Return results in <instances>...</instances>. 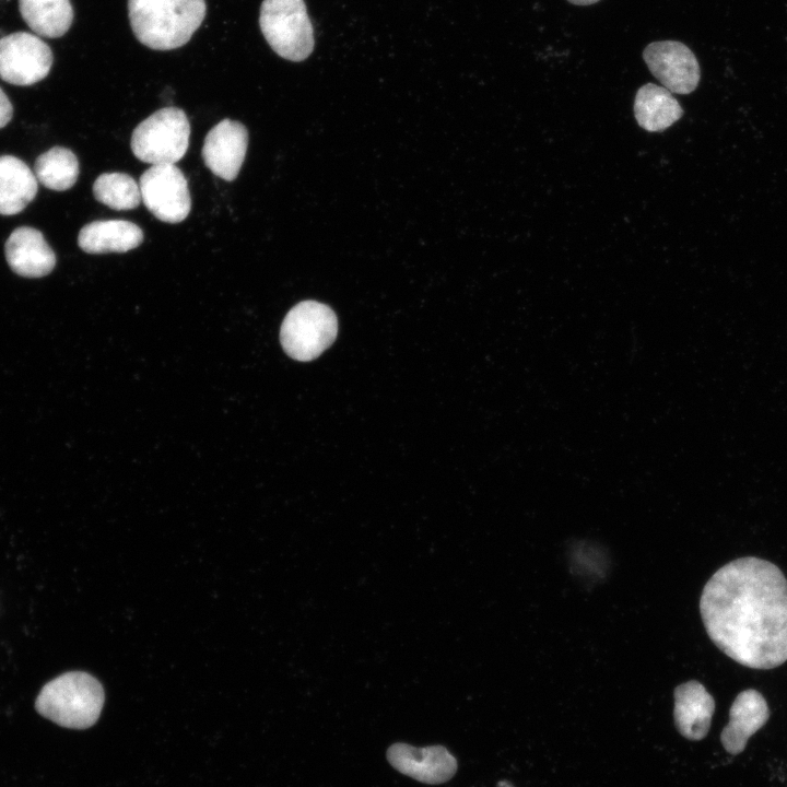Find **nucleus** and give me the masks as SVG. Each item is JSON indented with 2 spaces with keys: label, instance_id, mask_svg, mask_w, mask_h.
<instances>
[{
  "label": "nucleus",
  "instance_id": "423d86ee",
  "mask_svg": "<svg viewBox=\"0 0 787 787\" xmlns=\"http://www.w3.org/2000/svg\"><path fill=\"white\" fill-rule=\"evenodd\" d=\"M338 320L333 310L316 301L295 305L285 316L281 344L289 356L306 362L319 356L334 341Z\"/></svg>",
  "mask_w": 787,
  "mask_h": 787
},
{
  "label": "nucleus",
  "instance_id": "9b49d317",
  "mask_svg": "<svg viewBox=\"0 0 787 787\" xmlns=\"http://www.w3.org/2000/svg\"><path fill=\"white\" fill-rule=\"evenodd\" d=\"M387 759L398 772L431 785L448 782L457 770L456 759L442 745L418 749L393 743L387 750Z\"/></svg>",
  "mask_w": 787,
  "mask_h": 787
},
{
  "label": "nucleus",
  "instance_id": "6ab92c4d",
  "mask_svg": "<svg viewBox=\"0 0 787 787\" xmlns=\"http://www.w3.org/2000/svg\"><path fill=\"white\" fill-rule=\"evenodd\" d=\"M37 181L48 189L63 191L78 180L80 168L75 154L62 146H55L40 154L35 162Z\"/></svg>",
  "mask_w": 787,
  "mask_h": 787
},
{
  "label": "nucleus",
  "instance_id": "0eeeda50",
  "mask_svg": "<svg viewBox=\"0 0 787 787\" xmlns=\"http://www.w3.org/2000/svg\"><path fill=\"white\" fill-rule=\"evenodd\" d=\"M141 199L148 210L160 221L179 223L191 209L187 179L175 164L149 167L139 181Z\"/></svg>",
  "mask_w": 787,
  "mask_h": 787
},
{
  "label": "nucleus",
  "instance_id": "f03ea898",
  "mask_svg": "<svg viewBox=\"0 0 787 787\" xmlns=\"http://www.w3.org/2000/svg\"><path fill=\"white\" fill-rule=\"evenodd\" d=\"M205 12V0H128L134 36L154 50H172L187 44Z\"/></svg>",
  "mask_w": 787,
  "mask_h": 787
},
{
  "label": "nucleus",
  "instance_id": "4be33fe9",
  "mask_svg": "<svg viewBox=\"0 0 787 787\" xmlns=\"http://www.w3.org/2000/svg\"><path fill=\"white\" fill-rule=\"evenodd\" d=\"M571 3L577 4V5H588L598 2L599 0H567Z\"/></svg>",
  "mask_w": 787,
  "mask_h": 787
},
{
  "label": "nucleus",
  "instance_id": "1a4fd4ad",
  "mask_svg": "<svg viewBox=\"0 0 787 787\" xmlns=\"http://www.w3.org/2000/svg\"><path fill=\"white\" fill-rule=\"evenodd\" d=\"M643 58L653 75L676 94H690L700 82V66L692 50L680 42L661 40L649 44Z\"/></svg>",
  "mask_w": 787,
  "mask_h": 787
},
{
  "label": "nucleus",
  "instance_id": "6e6552de",
  "mask_svg": "<svg viewBox=\"0 0 787 787\" xmlns=\"http://www.w3.org/2000/svg\"><path fill=\"white\" fill-rule=\"evenodd\" d=\"M52 66L50 47L37 35L15 32L0 38V79L32 85L45 79Z\"/></svg>",
  "mask_w": 787,
  "mask_h": 787
},
{
  "label": "nucleus",
  "instance_id": "2eb2a0df",
  "mask_svg": "<svg viewBox=\"0 0 787 787\" xmlns=\"http://www.w3.org/2000/svg\"><path fill=\"white\" fill-rule=\"evenodd\" d=\"M143 232L125 220H98L84 225L78 236L80 248L87 254L126 252L140 246Z\"/></svg>",
  "mask_w": 787,
  "mask_h": 787
},
{
  "label": "nucleus",
  "instance_id": "dca6fc26",
  "mask_svg": "<svg viewBox=\"0 0 787 787\" xmlns=\"http://www.w3.org/2000/svg\"><path fill=\"white\" fill-rule=\"evenodd\" d=\"M37 179L31 168L13 155H0V214L21 212L37 193Z\"/></svg>",
  "mask_w": 787,
  "mask_h": 787
},
{
  "label": "nucleus",
  "instance_id": "f257e3e1",
  "mask_svg": "<svg viewBox=\"0 0 787 787\" xmlns=\"http://www.w3.org/2000/svg\"><path fill=\"white\" fill-rule=\"evenodd\" d=\"M700 611L712 642L738 663L766 670L787 660V579L774 563L745 556L721 566Z\"/></svg>",
  "mask_w": 787,
  "mask_h": 787
},
{
  "label": "nucleus",
  "instance_id": "ddd939ff",
  "mask_svg": "<svg viewBox=\"0 0 787 787\" xmlns=\"http://www.w3.org/2000/svg\"><path fill=\"white\" fill-rule=\"evenodd\" d=\"M770 709L763 695L753 689L740 692L731 704L729 723L721 731L723 747L731 754L745 749L749 738L768 720Z\"/></svg>",
  "mask_w": 787,
  "mask_h": 787
},
{
  "label": "nucleus",
  "instance_id": "39448f33",
  "mask_svg": "<svg viewBox=\"0 0 787 787\" xmlns=\"http://www.w3.org/2000/svg\"><path fill=\"white\" fill-rule=\"evenodd\" d=\"M190 125L185 111L164 107L141 121L132 132L131 150L151 165L175 164L189 146Z\"/></svg>",
  "mask_w": 787,
  "mask_h": 787
},
{
  "label": "nucleus",
  "instance_id": "4468645a",
  "mask_svg": "<svg viewBox=\"0 0 787 787\" xmlns=\"http://www.w3.org/2000/svg\"><path fill=\"white\" fill-rule=\"evenodd\" d=\"M714 712V697L698 681H688L674 689V724L686 739H703L709 730Z\"/></svg>",
  "mask_w": 787,
  "mask_h": 787
},
{
  "label": "nucleus",
  "instance_id": "aec40b11",
  "mask_svg": "<svg viewBox=\"0 0 787 787\" xmlns=\"http://www.w3.org/2000/svg\"><path fill=\"white\" fill-rule=\"evenodd\" d=\"M93 195L97 201L113 210H132L140 202L139 184L125 173H104L93 185Z\"/></svg>",
  "mask_w": 787,
  "mask_h": 787
},
{
  "label": "nucleus",
  "instance_id": "20e7f679",
  "mask_svg": "<svg viewBox=\"0 0 787 787\" xmlns=\"http://www.w3.org/2000/svg\"><path fill=\"white\" fill-rule=\"evenodd\" d=\"M259 25L269 46L290 61L306 59L314 49V28L304 0H263Z\"/></svg>",
  "mask_w": 787,
  "mask_h": 787
},
{
  "label": "nucleus",
  "instance_id": "412c9836",
  "mask_svg": "<svg viewBox=\"0 0 787 787\" xmlns=\"http://www.w3.org/2000/svg\"><path fill=\"white\" fill-rule=\"evenodd\" d=\"M13 107L5 93L0 87V128H3L11 120Z\"/></svg>",
  "mask_w": 787,
  "mask_h": 787
},
{
  "label": "nucleus",
  "instance_id": "f8f14e48",
  "mask_svg": "<svg viewBox=\"0 0 787 787\" xmlns=\"http://www.w3.org/2000/svg\"><path fill=\"white\" fill-rule=\"evenodd\" d=\"M5 259L16 274L24 278H42L56 266V256L44 235L36 228L21 226L8 237Z\"/></svg>",
  "mask_w": 787,
  "mask_h": 787
},
{
  "label": "nucleus",
  "instance_id": "a211bd4d",
  "mask_svg": "<svg viewBox=\"0 0 787 787\" xmlns=\"http://www.w3.org/2000/svg\"><path fill=\"white\" fill-rule=\"evenodd\" d=\"M19 9L30 28L47 38L61 37L73 21L70 0H19Z\"/></svg>",
  "mask_w": 787,
  "mask_h": 787
},
{
  "label": "nucleus",
  "instance_id": "7ed1b4c3",
  "mask_svg": "<svg viewBox=\"0 0 787 787\" xmlns=\"http://www.w3.org/2000/svg\"><path fill=\"white\" fill-rule=\"evenodd\" d=\"M104 705V690L91 674L67 672L49 681L40 690L36 710L59 726L85 729L93 726Z\"/></svg>",
  "mask_w": 787,
  "mask_h": 787
},
{
  "label": "nucleus",
  "instance_id": "5701e85b",
  "mask_svg": "<svg viewBox=\"0 0 787 787\" xmlns=\"http://www.w3.org/2000/svg\"><path fill=\"white\" fill-rule=\"evenodd\" d=\"M497 787H514V786L507 780H502L497 784Z\"/></svg>",
  "mask_w": 787,
  "mask_h": 787
},
{
  "label": "nucleus",
  "instance_id": "f3484780",
  "mask_svg": "<svg viewBox=\"0 0 787 787\" xmlns=\"http://www.w3.org/2000/svg\"><path fill=\"white\" fill-rule=\"evenodd\" d=\"M683 115L679 102L663 86L647 83L638 89L634 99L637 124L649 132L663 131Z\"/></svg>",
  "mask_w": 787,
  "mask_h": 787
},
{
  "label": "nucleus",
  "instance_id": "9d476101",
  "mask_svg": "<svg viewBox=\"0 0 787 787\" xmlns=\"http://www.w3.org/2000/svg\"><path fill=\"white\" fill-rule=\"evenodd\" d=\"M248 131L239 121L223 119L205 136L202 157L205 166L218 177L234 180L244 163Z\"/></svg>",
  "mask_w": 787,
  "mask_h": 787
}]
</instances>
